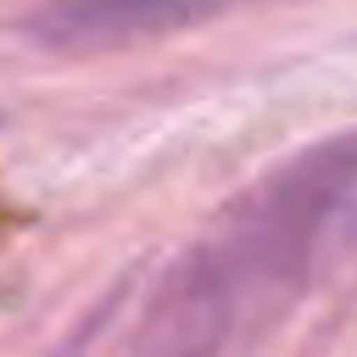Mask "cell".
Segmentation results:
<instances>
[{"instance_id":"1","label":"cell","mask_w":357,"mask_h":357,"mask_svg":"<svg viewBox=\"0 0 357 357\" xmlns=\"http://www.w3.org/2000/svg\"><path fill=\"white\" fill-rule=\"evenodd\" d=\"M351 245H357V128L329 134L268 167L184 251L240 307L251 335H262Z\"/></svg>"},{"instance_id":"2","label":"cell","mask_w":357,"mask_h":357,"mask_svg":"<svg viewBox=\"0 0 357 357\" xmlns=\"http://www.w3.org/2000/svg\"><path fill=\"white\" fill-rule=\"evenodd\" d=\"M240 0H33L22 11V33L45 50H123L145 39L184 33L206 17H223Z\"/></svg>"},{"instance_id":"3","label":"cell","mask_w":357,"mask_h":357,"mask_svg":"<svg viewBox=\"0 0 357 357\" xmlns=\"http://www.w3.org/2000/svg\"><path fill=\"white\" fill-rule=\"evenodd\" d=\"M112 307H117V296H112ZM112 307H95V312H89V318H84V324H78V329L50 351V357H89V351H95V340H100V329H106V312H112Z\"/></svg>"}]
</instances>
